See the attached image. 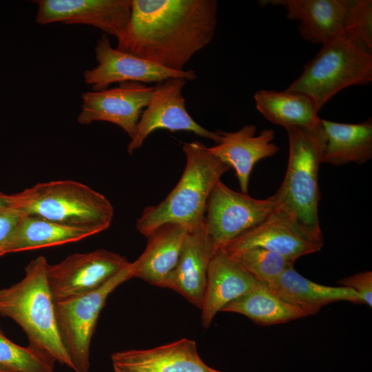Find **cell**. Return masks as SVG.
I'll use <instances>...</instances> for the list:
<instances>
[{
	"instance_id": "6da1fadb",
	"label": "cell",
	"mask_w": 372,
	"mask_h": 372,
	"mask_svg": "<svg viewBox=\"0 0 372 372\" xmlns=\"http://www.w3.org/2000/svg\"><path fill=\"white\" fill-rule=\"evenodd\" d=\"M215 0H132L129 23L116 49L183 71L212 40Z\"/></svg>"
},
{
	"instance_id": "7a4b0ae2",
	"label": "cell",
	"mask_w": 372,
	"mask_h": 372,
	"mask_svg": "<svg viewBox=\"0 0 372 372\" xmlns=\"http://www.w3.org/2000/svg\"><path fill=\"white\" fill-rule=\"evenodd\" d=\"M46 258L40 256L25 268L24 277L0 289V315L17 323L25 333L30 347L52 363L73 370L56 323L54 299L50 289Z\"/></svg>"
},
{
	"instance_id": "3957f363",
	"label": "cell",
	"mask_w": 372,
	"mask_h": 372,
	"mask_svg": "<svg viewBox=\"0 0 372 372\" xmlns=\"http://www.w3.org/2000/svg\"><path fill=\"white\" fill-rule=\"evenodd\" d=\"M183 151L186 164L178 183L162 202L145 207L136 220L137 231L145 237L166 223L181 224L189 230L201 225L211 192L231 169L198 141L185 143Z\"/></svg>"
},
{
	"instance_id": "277c9868",
	"label": "cell",
	"mask_w": 372,
	"mask_h": 372,
	"mask_svg": "<svg viewBox=\"0 0 372 372\" xmlns=\"http://www.w3.org/2000/svg\"><path fill=\"white\" fill-rule=\"evenodd\" d=\"M287 132L288 164L284 180L275 193L279 207L322 247L324 237L318 216V175L324 144L321 124L312 129L293 127Z\"/></svg>"
},
{
	"instance_id": "5b68a950",
	"label": "cell",
	"mask_w": 372,
	"mask_h": 372,
	"mask_svg": "<svg viewBox=\"0 0 372 372\" xmlns=\"http://www.w3.org/2000/svg\"><path fill=\"white\" fill-rule=\"evenodd\" d=\"M14 196L15 206L24 214L99 233L110 226L114 216V208L104 195L75 180L40 183Z\"/></svg>"
},
{
	"instance_id": "8992f818",
	"label": "cell",
	"mask_w": 372,
	"mask_h": 372,
	"mask_svg": "<svg viewBox=\"0 0 372 372\" xmlns=\"http://www.w3.org/2000/svg\"><path fill=\"white\" fill-rule=\"evenodd\" d=\"M371 81L372 52L342 33L322 45L287 89L307 94L320 110L343 89Z\"/></svg>"
},
{
	"instance_id": "52a82bcc",
	"label": "cell",
	"mask_w": 372,
	"mask_h": 372,
	"mask_svg": "<svg viewBox=\"0 0 372 372\" xmlns=\"http://www.w3.org/2000/svg\"><path fill=\"white\" fill-rule=\"evenodd\" d=\"M133 278L131 262L95 290L54 300L59 332L74 372H89L90 343L99 314L110 294Z\"/></svg>"
},
{
	"instance_id": "ba28073f",
	"label": "cell",
	"mask_w": 372,
	"mask_h": 372,
	"mask_svg": "<svg viewBox=\"0 0 372 372\" xmlns=\"http://www.w3.org/2000/svg\"><path fill=\"white\" fill-rule=\"evenodd\" d=\"M279 205L276 194L265 199H256L236 192L219 180L209 196L203 221L211 254L263 221Z\"/></svg>"
},
{
	"instance_id": "9c48e42d",
	"label": "cell",
	"mask_w": 372,
	"mask_h": 372,
	"mask_svg": "<svg viewBox=\"0 0 372 372\" xmlns=\"http://www.w3.org/2000/svg\"><path fill=\"white\" fill-rule=\"evenodd\" d=\"M123 256L103 249L76 253L48 265V285L54 300L95 290L127 267Z\"/></svg>"
},
{
	"instance_id": "30bf717a",
	"label": "cell",
	"mask_w": 372,
	"mask_h": 372,
	"mask_svg": "<svg viewBox=\"0 0 372 372\" xmlns=\"http://www.w3.org/2000/svg\"><path fill=\"white\" fill-rule=\"evenodd\" d=\"M94 52L97 65L83 72L85 83L94 91L105 90L111 84L125 81L148 84L161 83L169 79L194 81L197 78L194 70H170L113 48L105 34L97 40Z\"/></svg>"
},
{
	"instance_id": "8fae6325",
	"label": "cell",
	"mask_w": 372,
	"mask_h": 372,
	"mask_svg": "<svg viewBox=\"0 0 372 372\" xmlns=\"http://www.w3.org/2000/svg\"><path fill=\"white\" fill-rule=\"evenodd\" d=\"M187 83L183 79H169L155 86L152 99L143 111L136 132L127 145L130 154L140 148L145 139L157 130L185 131L218 142L220 135L209 131L189 115L182 90Z\"/></svg>"
},
{
	"instance_id": "7c38bea8",
	"label": "cell",
	"mask_w": 372,
	"mask_h": 372,
	"mask_svg": "<svg viewBox=\"0 0 372 372\" xmlns=\"http://www.w3.org/2000/svg\"><path fill=\"white\" fill-rule=\"evenodd\" d=\"M154 88L155 86L143 83L125 81L112 88L83 92L77 121L81 125L109 122L121 127L132 139Z\"/></svg>"
},
{
	"instance_id": "4fadbf2b",
	"label": "cell",
	"mask_w": 372,
	"mask_h": 372,
	"mask_svg": "<svg viewBox=\"0 0 372 372\" xmlns=\"http://www.w3.org/2000/svg\"><path fill=\"white\" fill-rule=\"evenodd\" d=\"M36 22H59L96 28L119 39L125 33L132 12V0H37Z\"/></svg>"
},
{
	"instance_id": "5bb4252c",
	"label": "cell",
	"mask_w": 372,
	"mask_h": 372,
	"mask_svg": "<svg viewBox=\"0 0 372 372\" xmlns=\"http://www.w3.org/2000/svg\"><path fill=\"white\" fill-rule=\"evenodd\" d=\"M260 247L296 262L322 247L278 207L266 219L240 234L224 249L227 254Z\"/></svg>"
},
{
	"instance_id": "9a60e30c",
	"label": "cell",
	"mask_w": 372,
	"mask_h": 372,
	"mask_svg": "<svg viewBox=\"0 0 372 372\" xmlns=\"http://www.w3.org/2000/svg\"><path fill=\"white\" fill-rule=\"evenodd\" d=\"M114 372H223L207 365L196 342L187 338L148 349L112 353Z\"/></svg>"
},
{
	"instance_id": "2e32d148",
	"label": "cell",
	"mask_w": 372,
	"mask_h": 372,
	"mask_svg": "<svg viewBox=\"0 0 372 372\" xmlns=\"http://www.w3.org/2000/svg\"><path fill=\"white\" fill-rule=\"evenodd\" d=\"M217 132L220 136L218 142L207 149L234 169L241 192L248 194L249 176L254 165L278 152V147L273 142L274 132L265 129L256 135L254 125H245L236 132Z\"/></svg>"
},
{
	"instance_id": "e0dca14e",
	"label": "cell",
	"mask_w": 372,
	"mask_h": 372,
	"mask_svg": "<svg viewBox=\"0 0 372 372\" xmlns=\"http://www.w3.org/2000/svg\"><path fill=\"white\" fill-rule=\"evenodd\" d=\"M189 231L185 225L169 223L152 231L147 237L145 250L132 262L134 278L167 288Z\"/></svg>"
},
{
	"instance_id": "ac0fdd59",
	"label": "cell",
	"mask_w": 372,
	"mask_h": 372,
	"mask_svg": "<svg viewBox=\"0 0 372 372\" xmlns=\"http://www.w3.org/2000/svg\"><path fill=\"white\" fill-rule=\"evenodd\" d=\"M257 280L223 250L209 260L201 307L202 325L208 328L216 313L249 291Z\"/></svg>"
},
{
	"instance_id": "d6986e66",
	"label": "cell",
	"mask_w": 372,
	"mask_h": 372,
	"mask_svg": "<svg viewBox=\"0 0 372 372\" xmlns=\"http://www.w3.org/2000/svg\"><path fill=\"white\" fill-rule=\"evenodd\" d=\"M265 2L268 3H260L282 6L287 11V17L299 22L298 28L302 39L311 43L322 45L344 33L348 0H273Z\"/></svg>"
},
{
	"instance_id": "ffe728a7",
	"label": "cell",
	"mask_w": 372,
	"mask_h": 372,
	"mask_svg": "<svg viewBox=\"0 0 372 372\" xmlns=\"http://www.w3.org/2000/svg\"><path fill=\"white\" fill-rule=\"evenodd\" d=\"M211 254L204 223L190 229L167 288L201 309Z\"/></svg>"
},
{
	"instance_id": "44dd1931",
	"label": "cell",
	"mask_w": 372,
	"mask_h": 372,
	"mask_svg": "<svg viewBox=\"0 0 372 372\" xmlns=\"http://www.w3.org/2000/svg\"><path fill=\"white\" fill-rule=\"evenodd\" d=\"M268 286L284 301L301 309L308 316L318 313L323 307L332 302L363 304L360 295L353 290L314 282L297 272L293 266L285 270Z\"/></svg>"
},
{
	"instance_id": "7402d4cb",
	"label": "cell",
	"mask_w": 372,
	"mask_h": 372,
	"mask_svg": "<svg viewBox=\"0 0 372 372\" xmlns=\"http://www.w3.org/2000/svg\"><path fill=\"white\" fill-rule=\"evenodd\" d=\"M323 134L322 163L364 164L372 158V122L343 123L320 120Z\"/></svg>"
},
{
	"instance_id": "603a6c76",
	"label": "cell",
	"mask_w": 372,
	"mask_h": 372,
	"mask_svg": "<svg viewBox=\"0 0 372 372\" xmlns=\"http://www.w3.org/2000/svg\"><path fill=\"white\" fill-rule=\"evenodd\" d=\"M256 107L269 121L290 128L312 129L320 122L319 109L307 94L293 90H260L254 96Z\"/></svg>"
},
{
	"instance_id": "cb8c5ba5",
	"label": "cell",
	"mask_w": 372,
	"mask_h": 372,
	"mask_svg": "<svg viewBox=\"0 0 372 372\" xmlns=\"http://www.w3.org/2000/svg\"><path fill=\"white\" fill-rule=\"evenodd\" d=\"M97 234L93 229L65 225L23 214L7 247L6 254L77 242Z\"/></svg>"
},
{
	"instance_id": "d4e9b609",
	"label": "cell",
	"mask_w": 372,
	"mask_h": 372,
	"mask_svg": "<svg viewBox=\"0 0 372 372\" xmlns=\"http://www.w3.org/2000/svg\"><path fill=\"white\" fill-rule=\"evenodd\" d=\"M245 316L257 324L269 326L308 316L301 309L278 296L268 285L257 281L242 296L222 310Z\"/></svg>"
},
{
	"instance_id": "484cf974",
	"label": "cell",
	"mask_w": 372,
	"mask_h": 372,
	"mask_svg": "<svg viewBox=\"0 0 372 372\" xmlns=\"http://www.w3.org/2000/svg\"><path fill=\"white\" fill-rule=\"evenodd\" d=\"M227 254L257 281L267 285L295 263L278 254L260 247L248 248Z\"/></svg>"
},
{
	"instance_id": "4316f807",
	"label": "cell",
	"mask_w": 372,
	"mask_h": 372,
	"mask_svg": "<svg viewBox=\"0 0 372 372\" xmlns=\"http://www.w3.org/2000/svg\"><path fill=\"white\" fill-rule=\"evenodd\" d=\"M0 364L13 372H54V364L30 346L14 343L0 329Z\"/></svg>"
},
{
	"instance_id": "83f0119b",
	"label": "cell",
	"mask_w": 372,
	"mask_h": 372,
	"mask_svg": "<svg viewBox=\"0 0 372 372\" xmlns=\"http://www.w3.org/2000/svg\"><path fill=\"white\" fill-rule=\"evenodd\" d=\"M344 33L372 52L371 0H348Z\"/></svg>"
},
{
	"instance_id": "f1b7e54d",
	"label": "cell",
	"mask_w": 372,
	"mask_h": 372,
	"mask_svg": "<svg viewBox=\"0 0 372 372\" xmlns=\"http://www.w3.org/2000/svg\"><path fill=\"white\" fill-rule=\"evenodd\" d=\"M23 214L15 205L0 211V256L6 254L7 247Z\"/></svg>"
},
{
	"instance_id": "f546056e",
	"label": "cell",
	"mask_w": 372,
	"mask_h": 372,
	"mask_svg": "<svg viewBox=\"0 0 372 372\" xmlns=\"http://www.w3.org/2000/svg\"><path fill=\"white\" fill-rule=\"evenodd\" d=\"M338 283L342 287L349 288L361 297L363 304L372 307V272L366 271L359 272L342 280Z\"/></svg>"
},
{
	"instance_id": "4dcf8cb0",
	"label": "cell",
	"mask_w": 372,
	"mask_h": 372,
	"mask_svg": "<svg viewBox=\"0 0 372 372\" xmlns=\"http://www.w3.org/2000/svg\"><path fill=\"white\" fill-rule=\"evenodd\" d=\"M13 205H15L14 194H6L0 192V211Z\"/></svg>"
},
{
	"instance_id": "1f68e13d",
	"label": "cell",
	"mask_w": 372,
	"mask_h": 372,
	"mask_svg": "<svg viewBox=\"0 0 372 372\" xmlns=\"http://www.w3.org/2000/svg\"><path fill=\"white\" fill-rule=\"evenodd\" d=\"M0 372H13L10 369L4 366L3 365L0 364Z\"/></svg>"
}]
</instances>
